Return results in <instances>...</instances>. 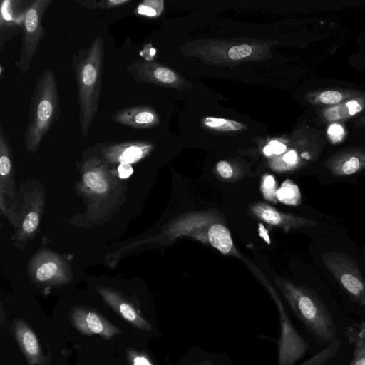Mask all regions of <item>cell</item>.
Segmentation results:
<instances>
[{"mask_svg":"<svg viewBox=\"0 0 365 365\" xmlns=\"http://www.w3.org/2000/svg\"><path fill=\"white\" fill-rule=\"evenodd\" d=\"M103 64L104 42L101 36H96L88 47L81 49L72 59L78 90V120L84 138L98 110Z\"/></svg>","mask_w":365,"mask_h":365,"instance_id":"6da1fadb","label":"cell"},{"mask_svg":"<svg viewBox=\"0 0 365 365\" xmlns=\"http://www.w3.org/2000/svg\"><path fill=\"white\" fill-rule=\"evenodd\" d=\"M275 282L296 316L319 343L329 344L337 340L334 319L314 292L287 279L275 278Z\"/></svg>","mask_w":365,"mask_h":365,"instance_id":"7a4b0ae2","label":"cell"},{"mask_svg":"<svg viewBox=\"0 0 365 365\" xmlns=\"http://www.w3.org/2000/svg\"><path fill=\"white\" fill-rule=\"evenodd\" d=\"M60 116V98L54 73L46 69L38 78L31 100L24 143L36 152L40 143Z\"/></svg>","mask_w":365,"mask_h":365,"instance_id":"3957f363","label":"cell"},{"mask_svg":"<svg viewBox=\"0 0 365 365\" xmlns=\"http://www.w3.org/2000/svg\"><path fill=\"white\" fill-rule=\"evenodd\" d=\"M321 259L350 297L365 308V279L355 259L336 251L324 252Z\"/></svg>","mask_w":365,"mask_h":365,"instance_id":"277c9868","label":"cell"},{"mask_svg":"<svg viewBox=\"0 0 365 365\" xmlns=\"http://www.w3.org/2000/svg\"><path fill=\"white\" fill-rule=\"evenodd\" d=\"M52 0H36L26 8L22 23V43L18 63L22 74L29 70L31 61L45 34L42 20Z\"/></svg>","mask_w":365,"mask_h":365,"instance_id":"5b68a950","label":"cell"},{"mask_svg":"<svg viewBox=\"0 0 365 365\" xmlns=\"http://www.w3.org/2000/svg\"><path fill=\"white\" fill-rule=\"evenodd\" d=\"M183 219L180 222L173 225L169 230L171 233L178 235H187L210 244L213 247L225 255H235L231 234L226 226L219 220L210 227L202 231L207 224L213 220Z\"/></svg>","mask_w":365,"mask_h":365,"instance_id":"8992f818","label":"cell"},{"mask_svg":"<svg viewBox=\"0 0 365 365\" xmlns=\"http://www.w3.org/2000/svg\"><path fill=\"white\" fill-rule=\"evenodd\" d=\"M272 289L279 316L280 339L278 365H294L309 350V344L298 333L278 295Z\"/></svg>","mask_w":365,"mask_h":365,"instance_id":"52a82bcc","label":"cell"},{"mask_svg":"<svg viewBox=\"0 0 365 365\" xmlns=\"http://www.w3.org/2000/svg\"><path fill=\"white\" fill-rule=\"evenodd\" d=\"M21 214L16 215L13 225L16 226V242L26 243L37 232L43 207V197L40 191L24 197Z\"/></svg>","mask_w":365,"mask_h":365,"instance_id":"ba28073f","label":"cell"},{"mask_svg":"<svg viewBox=\"0 0 365 365\" xmlns=\"http://www.w3.org/2000/svg\"><path fill=\"white\" fill-rule=\"evenodd\" d=\"M30 273L36 281L43 283L66 282L71 274L64 260L49 251L41 252L34 257L30 264Z\"/></svg>","mask_w":365,"mask_h":365,"instance_id":"9c48e42d","label":"cell"},{"mask_svg":"<svg viewBox=\"0 0 365 365\" xmlns=\"http://www.w3.org/2000/svg\"><path fill=\"white\" fill-rule=\"evenodd\" d=\"M325 168L335 177H345L365 170V150L346 148L329 156L324 163Z\"/></svg>","mask_w":365,"mask_h":365,"instance_id":"30bf717a","label":"cell"},{"mask_svg":"<svg viewBox=\"0 0 365 365\" xmlns=\"http://www.w3.org/2000/svg\"><path fill=\"white\" fill-rule=\"evenodd\" d=\"M250 211L259 220L269 225L279 227L285 232L300 227H314L317 225V222L312 219L281 212L274 207L262 202L252 205Z\"/></svg>","mask_w":365,"mask_h":365,"instance_id":"8fae6325","label":"cell"},{"mask_svg":"<svg viewBox=\"0 0 365 365\" xmlns=\"http://www.w3.org/2000/svg\"><path fill=\"white\" fill-rule=\"evenodd\" d=\"M151 148L152 146L145 142L115 143L103 148L102 156L108 163L131 165L146 156Z\"/></svg>","mask_w":365,"mask_h":365,"instance_id":"7c38bea8","label":"cell"},{"mask_svg":"<svg viewBox=\"0 0 365 365\" xmlns=\"http://www.w3.org/2000/svg\"><path fill=\"white\" fill-rule=\"evenodd\" d=\"M82 180L83 187L93 195L102 196L109 192L108 168L97 158H91L85 162Z\"/></svg>","mask_w":365,"mask_h":365,"instance_id":"4fadbf2b","label":"cell"},{"mask_svg":"<svg viewBox=\"0 0 365 365\" xmlns=\"http://www.w3.org/2000/svg\"><path fill=\"white\" fill-rule=\"evenodd\" d=\"M126 70L137 81L172 84L177 80L175 73L169 68L142 60L134 61Z\"/></svg>","mask_w":365,"mask_h":365,"instance_id":"5bb4252c","label":"cell"},{"mask_svg":"<svg viewBox=\"0 0 365 365\" xmlns=\"http://www.w3.org/2000/svg\"><path fill=\"white\" fill-rule=\"evenodd\" d=\"M0 192L1 197L6 195L9 198H15L12 152L1 125L0 126Z\"/></svg>","mask_w":365,"mask_h":365,"instance_id":"9a60e30c","label":"cell"},{"mask_svg":"<svg viewBox=\"0 0 365 365\" xmlns=\"http://www.w3.org/2000/svg\"><path fill=\"white\" fill-rule=\"evenodd\" d=\"M112 120L133 128H144L154 125L158 118L154 111L144 106H130L117 110Z\"/></svg>","mask_w":365,"mask_h":365,"instance_id":"2e32d148","label":"cell"},{"mask_svg":"<svg viewBox=\"0 0 365 365\" xmlns=\"http://www.w3.org/2000/svg\"><path fill=\"white\" fill-rule=\"evenodd\" d=\"M305 98L313 105L328 107L350 99L365 98V91L339 88L318 89L308 93Z\"/></svg>","mask_w":365,"mask_h":365,"instance_id":"e0dca14e","label":"cell"},{"mask_svg":"<svg viewBox=\"0 0 365 365\" xmlns=\"http://www.w3.org/2000/svg\"><path fill=\"white\" fill-rule=\"evenodd\" d=\"M365 108V98H353L333 106L325 107L322 117L328 122L348 120Z\"/></svg>","mask_w":365,"mask_h":365,"instance_id":"ac0fdd59","label":"cell"},{"mask_svg":"<svg viewBox=\"0 0 365 365\" xmlns=\"http://www.w3.org/2000/svg\"><path fill=\"white\" fill-rule=\"evenodd\" d=\"M345 336L354 346V356L349 365H365V322L348 327Z\"/></svg>","mask_w":365,"mask_h":365,"instance_id":"d6986e66","label":"cell"},{"mask_svg":"<svg viewBox=\"0 0 365 365\" xmlns=\"http://www.w3.org/2000/svg\"><path fill=\"white\" fill-rule=\"evenodd\" d=\"M99 292L108 302L118 309L120 314L126 320L133 323L135 326H138L141 329L145 330L150 329V324L137 314L135 310L130 304L122 301L115 294L109 292L108 290L101 289Z\"/></svg>","mask_w":365,"mask_h":365,"instance_id":"ffe728a7","label":"cell"},{"mask_svg":"<svg viewBox=\"0 0 365 365\" xmlns=\"http://www.w3.org/2000/svg\"><path fill=\"white\" fill-rule=\"evenodd\" d=\"M76 324L79 329L86 333L100 334L110 336L113 332L98 315L93 312L84 313L76 319Z\"/></svg>","mask_w":365,"mask_h":365,"instance_id":"44dd1931","label":"cell"},{"mask_svg":"<svg viewBox=\"0 0 365 365\" xmlns=\"http://www.w3.org/2000/svg\"><path fill=\"white\" fill-rule=\"evenodd\" d=\"M277 199L283 204L297 206L301 203V192L293 181L287 179L277 190Z\"/></svg>","mask_w":365,"mask_h":365,"instance_id":"7402d4cb","label":"cell"},{"mask_svg":"<svg viewBox=\"0 0 365 365\" xmlns=\"http://www.w3.org/2000/svg\"><path fill=\"white\" fill-rule=\"evenodd\" d=\"M203 122L208 128L222 131H237L245 127L237 121L215 117H207Z\"/></svg>","mask_w":365,"mask_h":365,"instance_id":"603a6c76","label":"cell"},{"mask_svg":"<svg viewBox=\"0 0 365 365\" xmlns=\"http://www.w3.org/2000/svg\"><path fill=\"white\" fill-rule=\"evenodd\" d=\"M24 351L30 358L38 356L40 349L38 341L35 334L30 329H25L21 331L19 336Z\"/></svg>","mask_w":365,"mask_h":365,"instance_id":"cb8c5ba5","label":"cell"},{"mask_svg":"<svg viewBox=\"0 0 365 365\" xmlns=\"http://www.w3.org/2000/svg\"><path fill=\"white\" fill-rule=\"evenodd\" d=\"M132 0H83L76 1L83 6L90 9H106L124 6L131 2Z\"/></svg>","mask_w":365,"mask_h":365,"instance_id":"d4e9b609","label":"cell"},{"mask_svg":"<svg viewBox=\"0 0 365 365\" xmlns=\"http://www.w3.org/2000/svg\"><path fill=\"white\" fill-rule=\"evenodd\" d=\"M261 191L264 197L273 203L277 199V185L274 177L271 175H264L261 180Z\"/></svg>","mask_w":365,"mask_h":365,"instance_id":"484cf974","label":"cell"},{"mask_svg":"<svg viewBox=\"0 0 365 365\" xmlns=\"http://www.w3.org/2000/svg\"><path fill=\"white\" fill-rule=\"evenodd\" d=\"M161 6V1L146 0L136 7L135 13L141 16L154 17L158 15Z\"/></svg>","mask_w":365,"mask_h":365,"instance_id":"4316f807","label":"cell"},{"mask_svg":"<svg viewBox=\"0 0 365 365\" xmlns=\"http://www.w3.org/2000/svg\"><path fill=\"white\" fill-rule=\"evenodd\" d=\"M252 52V49L250 46L243 44L232 46L228 51V56L231 59L239 60L250 56Z\"/></svg>","mask_w":365,"mask_h":365,"instance_id":"83f0119b","label":"cell"},{"mask_svg":"<svg viewBox=\"0 0 365 365\" xmlns=\"http://www.w3.org/2000/svg\"><path fill=\"white\" fill-rule=\"evenodd\" d=\"M218 173L224 178H230L233 174L231 165L226 161H220L216 165Z\"/></svg>","mask_w":365,"mask_h":365,"instance_id":"f1b7e54d","label":"cell"},{"mask_svg":"<svg viewBox=\"0 0 365 365\" xmlns=\"http://www.w3.org/2000/svg\"><path fill=\"white\" fill-rule=\"evenodd\" d=\"M282 159L289 168L295 167L299 162L297 153L294 150H290L287 152L283 155Z\"/></svg>","mask_w":365,"mask_h":365,"instance_id":"f546056e","label":"cell"},{"mask_svg":"<svg viewBox=\"0 0 365 365\" xmlns=\"http://www.w3.org/2000/svg\"><path fill=\"white\" fill-rule=\"evenodd\" d=\"M118 175L120 178L125 179L131 175L133 173V168L130 164L121 163L118 168Z\"/></svg>","mask_w":365,"mask_h":365,"instance_id":"4dcf8cb0","label":"cell"},{"mask_svg":"<svg viewBox=\"0 0 365 365\" xmlns=\"http://www.w3.org/2000/svg\"><path fill=\"white\" fill-rule=\"evenodd\" d=\"M269 145L271 148L272 153L277 155L283 153L287 148L284 144L278 141L271 142Z\"/></svg>","mask_w":365,"mask_h":365,"instance_id":"1f68e13d","label":"cell"},{"mask_svg":"<svg viewBox=\"0 0 365 365\" xmlns=\"http://www.w3.org/2000/svg\"><path fill=\"white\" fill-rule=\"evenodd\" d=\"M133 365H153V364L144 356H136L133 360Z\"/></svg>","mask_w":365,"mask_h":365,"instance_id":"d6a6232c","label":"cell"},{"mask_svg":"<svg viewBox=\"0 0 365 365\" xmlns=\"http://www.w3.org/2000/svg\"><path fill=\"white\" fill-rule=\"evenodd\" d=\"M355 124L360 128L365 127V113L355 120Z\"/></svg>","mask_w":365,"mask_h":365,"instance_id":"836d02e7","label":"cell"},{"mask_svg":"<svg viewBox=\"0 0 365 365\" xmlns=\"http://www.w3.org/2000/svg\"><path fill=\"white\" fill-rule=\"evenodd\" d=\"M190 365H215L211 361H205L200 363L192 364Z\"/></svg>","mask_w":365,"mask_h":365,"instance_id":"e575fe53","label":"cell"},{"mask_svg":"<svg viewBox=\"0 0 365 365\" xmlns=\"http://www.w3.org/2000/svg\"><path fill=\"white\" fill-rule=\"evenodd\" d=\"M264 153L267 155H271L272 154L271 148L269 145L264 148Z\"/></svg>","mask_w":365,"mask_h":365,"instance_id":"d590c367","label":"cell"}]
</instances>
